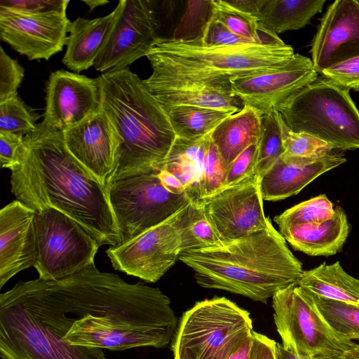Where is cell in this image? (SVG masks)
<instances>
[{"instance_id": "cell-4", "label": "cell", "mask_w": 359, "mask_h": 359, "mask_svg": "<svg viewBox=\"0 0 359 359\" xmlns=\"http://www.w3.org/2000/svg\"><path fill=\"white\" fill-rule=\"evenodd\" d=\"M97 79L102 109L118 138L115 166L106 184L158 169L177 137L167 113L128 67L102 73Z\"/></svg>"}, {"instance_id": "cell-36", "label": "cell", "mask_w": 359, "mask_h": 359, "mask_svg": "<svg viewBox=\"0 0 359 359\" xmlns=\"http://www.w3.org/2000/svg\"><path fill=\"white\" fill-rule=\"evenodd\" d=\"M212 15V0L189 1L171 39L189 41L198 38Z\"/></svg>"}, {"instance_id": "cell-46", "label": "cell", "mask_w": 359, "mask_h": 359, "mask_svg": "<svg viewBox=\"0 0 359 359\" xmlns=\"http://www.w3.org/2000/svg\"><path fill=\"white\" fill-rule=\"evenodd\" d=\"M158 177L163 187L170 192L174 194H186L181 182L172 173L166 170H158Z\"/></svg>"}, {"instance_id": "cell-3", "label": "cell", "mask_w": 359, "mask_h": 359, "mask_svg": "<svg viewBox=\"0 0 359 359\" xmlns=\"http://www.w3.org/2000/svg\"><path fill=\"white\" fill-rule=\"evenodd\" d=\"M179 259L194 271L200 286L264 304L280 290L297 285L304 273L272 224L219 246L182 252Z\"/></svg>"}, {"instance_id": "cell-48", "label": "cell", "mask_w": 359, "mask_h": 359, "mask_svg": "<svg viewBox=\"0 0 359 359\" xmlns=\"http://www.w3.org/2000/svg\"><path fill=\"white\" fill-rule=\"evenodd\" d=\"M252 332L247 336L232 351L227 359H250L251 351L253 344Z\"/></svg>"}, {"instance_id": "cell-24", "label": "cell", "mask_w": 359, "mask_h": 359, "mask_svg": "<svg viewBox=\"0 0 359 359\" xmlns=\"http://www.w3.org/2000/svg\"><path fill=\"white\" fill-rule=\"evenodd\" d=\"M348 233L346 215L340 206L323 222L293 225L280 232L294 250L311 256H330L340 252Z\"/></svg>"}, {"instance_id": "cell-27", "label": "cell", "mask_w": 359, "mask_h": 359, "mask_svg": "<svg viewBox=\"0 0 359 359\" xmlns=\"http://www.w3.org/2000/svg\"><path fill=\"white\" fill-rule=\"evenodd\" d=\"M325 0H260L256 20L276 34L303 28L321 12Z\"/></svg>"}, {"instance_id": "cell-10", "label": "cell", "mask_w": 359, "mask_h": 359, "mask_svg": "<svg viewBox=\"0 0 359 359\" xmlns=\"http://www.w3.org/2000/svg\"><path fill=\"white\" fill-rule=\"evenodd\" d=\"M34 223L39 278L60 280L95 263L101 245L67 214L48 208L35 212Z\"/></svg>"}, {"instance_id": "cell-19", "label": "cell", "mask_w": 359, "mask_h": 359, "mask_svg": "<svg viewBox=\"0 0 359 359\" xmlns=\"http://www.w3.org/2000/svg\"><path fill=\"white\" fill-rule=\"evenodd\" d=\"M63 135L72 156L105 186L115 166L118 138L103 109L63 132Z\"/></svg>"}, {"instance_id": "cell-15", "label": "cell", "mask_w": 359, "mask_h": 359, "mask_svg": "<svg viewBox=\"0 0 359 359\" xmlns=\"http://www.w3.org/2000/svg\"><path fill=\"white\" fill-rule=\"evenodd\" d=\"M70 24L67 13L29 15L0 7L1 39L30 60H48L62 51Z\"/></svg>"}, {"instance_id": "cell-11", "label": "cell", "mask_w": 359, "mask_h": 359, "mask_svg": "<svg viewBox=\"0 0 359 359\" xmlns=\"http://www.w3.org/2000/svg\"><path fill=\"white\" fill-rule=\"evenodd\" d=\"M1 359H107L101 348L72 346L56 339L10 290L0 294Z\"/></svg>"}, {"instance_id": "cell-20", "label": "cell", "mask_w": 359, "mask_h": 359, "mask_svg": "<svg viewBox=\"0 0 359 359\" xmlns=\"http://www.w3.org/2000/svg\"><path fill=\"white\" fill-rule=\"evenodd\" d=\"M35 212L18 200L0 210V288L34 266L36 257Z\"/></svg>"}, {"instance_id": "cell-28", "label": "cell", "mask_w": 359, "mask_h": 359, "mask_svg": "<svg viewBox=\"0 0 359 359\" xmlns=\"http://www.w3.org/2000/svg\"><path fill=\"white\" fill-rule=\"evenodd\" d=\"M297 285L316 295L359 306V279L348 275L339 262L304 271Z\"/></svg>"}, {"instance_id": "cell-31", "label": "cell", "mask_w": 359, "mask_h": 359, "mask_svg": "<svg viewBox=\"0 0 359 359\" xmlns=\"http://www.w3.org/2000/svg\"><path fill=\"white\" fill-rule=\"evenodd\" d=\"M212 16L233 34L255 43H284L278 34L262 26L255 18L243 14L229 6L224 0L214 1Z\"/></svg>"}, {"instance_id": "cell-34", "label": "cell", "mask_w": 359, "mask_h": 359, "mask_svg": "<svg viewBox=\"0 0 359 359\" xmlns=\"http://www.w3.org/2000/svg\"><path fill=\"white\" fill-rule=\"evenodd\" d=\"M283 144L285 151L280 159L285 163H311L333 149L326 142L316 137L291 131L285 123Z\"/></svg>"}, {"instance_id": "cell-45", "label": "cell", "mask_w": 359, "mask_h": 359, "mask_svg": "<svg viewBox=\"0 0 359 359\" xmlns=\"http://www.w3.org/2000/svg\"><path fill=\"white\" fill-rule=\"evenodd\" d=\"M250 359H277L276 343L268 337L253 331Z\"/></svg>"}, {"instance_id": "cell-22", "label": "cell", "mask_w": 359, "mask_h": 359, "mask_svg": "<svg viewBox=\"0 0 359 359\" xmlns=\"http://www.w3.org/2000/svg\"><path fill=\"white\" fill-rule=\"evenodd\" d=\"M123 8V0L108 15L94 19L77 18L71 22L67 49L62 60L69 69L79 74L94 65L107 45Z\"/></svg>"}, {"instance_id": "cell-40", "label": "cell", "mask_w": 359, "mask_h": 359, "mask_svg": "<svg viewBox=\"0 0 359 359\" xmlns=\"http://www.w3.org/2000/svg\"><path fill=\"white\" fill-rule=\"evenodd\" d=\"M196 39L201 45L208 47L236 46L255 43L233 34L212 15L203 28L201 35Z\"/></svg>"}, {"instance_id": "cell-6", "label": "cell", "mask_w": 359, "mask_h": 359, "mask_svg": "<svg viewBox=\"0 0 359 359\" xmlns=\"http://www.w3.org/2000/svg\"><path fill=\"white\" fill-rule=\"evenodd\" d=\"M349 90L317 79L276 109L292 132L316 137L333 149H359V111Z\"/></svg>"}, {"instance_id": "cell-26", "label": "cell", "mask_w": 359, "mask_h": 359, "mask_svg": "<svg viewBox=\"0 0 359 359\" xmlns=\"http://www.w3.org/2000/svg\"><path fill=\"white\" fill-rule=\"evenodd\" d=\"M210 135L196 139L177 136L166 158L158 168L177 177L192 201L201 199L203 159Z\"/></svg>"}, {"instance_id": "cell-13", "label": "cell", "mask_w": 359, "mask_h": 359, "mask_svg": "<svg viewBox=\"0 0 359 359\" xmlns=\"http://www.w3.org/2000/svg\"><path fill=\"white\" fill-rule=\"evenodd\" d=\"M159 27L154 1L123 0L111 36L93 67L102 73L127 68L159 42Z\"/></svg>"}, {"instance_id": "cell-32", "label": "cell", "mask_w": 359, "mask_h": 359, "mask_svg": "<svg viewBox=\"0 0 359 359\" xmlns=\"http://www.w3.org/2000/svg\"><path fill=\"white\" fill-rule=\"evenodd\" d=\"M309 292L321 316L337 335L349 341L359 339V306Z\"/></svg>"}, {"instance_id": "cell-35", "label": "cell", "mask_w": 359, "mask_h": 359, "mask_svg": "<svg viewBox=\"0 0 359 359\" xmlns=\"http://www.w3.org/2000/svg\"><path fill=\"white\" fill-rule=\"evenodd\" d=\"M334 212L332 203L326 195L322 194L286 210L276 216L274 221L280 232L293 225L323 222Z\"/></svg>"}, {"instance_id": "cell-42", "label": "cell", "mask_w": 359, "mask_h": 359, "mask_svg": "<svg viewBox=\"0 0 359 359\" xmlns=\"http://www.w3.org/2000/svg\"><path fill=\"white\" fill-rule=\"evenodd\" d=\"M69 2V0H1L0 7L23 14L41 15L67 13Z\"/></svg>"}, {"instance_id": "cell-44", "label": "cell", "mask_w": 359, "mask_h": 359, "mask_svg": "<svg viewBox=\"0 0 359 359\" xmlns=\"http://www.w3.org/2000/svg\"><path fill=\"white\" fill-rule=\"evenodd\" d=\"M24 136L0 132V162L3 168L10 170L17 163L18 152Z\"/></svg>"}, {"instance_id": "cell-39", "label": "cell", "mask_w": 359, "mask_h": 359, "mask_svg": "<svg viewBox=\"0 0 359 359\" xmlns=\"http://www.w3.org/2000/svg\"><path fill=\"white\" fill-rule=\"evenodd\" d=\"M24 68L0 48V103L18 95Z\"/></svg>"}, {"instance_id": "cell-18", "label": "cell", "mask_w": 359, "mask_h": 359, "mask_svg": "<svg viewBox=\"0 0 359 359\" xmlns=\"http://www.w3.org/2000/svg\"><path fill=\"white\" fill-rule=\"evenodd\" d=\"M311 53L318 73L359 57L357 0H336L328 6L313 37Z\"/></svg>"}, {"instance_id": "cell-7", "label": "cell", "mask_w": 359, "mask_h": 359, "mask_svg": "<svg viewBox=\"0 0 359 359\" xmlns=\"http://www.w3.org/2000/svg\"><path fill=\"white\" fill-rule=\"evenodd\" d=\"M252 332L250 313L226 297L198 302L180 319L174 359H227Z\"/></svg>"}, {"instance_id": "cell-52", "label": "cell", "mask_w": 359, "mask_h": 359, "mask_svg": "<svg viewBox=\"0 0 359 359\" xmlns=\"http://www.w3.org/2000/svg\"><path fill=\"white\" fill-rule=\"evenodd\" d=\"M357 1L359 3V0H357Z\"/></svg>"}, {"instance_id": "cell-21", "label": "cell", "mask_w": 359, "mask_h": 359, "mask_svg": "<svg viewBox=\"0 0 359 359\" xmlns=\"http://www.w3.org/2000/svg\"><path fill=\"white\" fill-rule=\"evenodd\" d=\"M164 110L180 105L211 108L234 114L244 106L232 93L231 83H202L151 74L143 80Z\"/></svg>"}, {"instance_id": "cell-1", "label": "cell", "mask_w": 359, "mask_h": 359, "mask_svg": "<svg viewBox=\"0 0 359 359\" xmlns=\"http://www.w3.org/2000/svg\"><path fill=\"white\" fill-rule=\"evenodd\" d=\"M59 341L124 351L163 348L177 320L159 288L129 283L95 263L60 280L19 281L9 290Z\"/></svg>"}, {"instance_id": "cell-23", "label": "cell", "mask_w": 359, "mask_h": 359, "mask_svg": "<svg viewBox=\"0 0 359 359\" xmlns=\"http://www.w3.org/2000/svg\"><path fill=\"white\" fill-rule=\"evenodd\" d=\"M346 161L342 154L332 151L307 164L285 163L280 158L260 180L263 200L276 201L295 195L320 175Z\"/></svg>"}, {"instance_id": "cell-2", "label": "cell", "mask_w": 359, "mask_h": 359, "mask_svg": "<svg viewBox=\"0 0 359 359\" xmlns=\"http://www.w3.org/2000/svg\"><path fill=\"white\" fill-rule=\"evenodd\" d=\"M11 171L15 200L35 212L53 208L67 214L100 245L121 244L106 187L69 152L63 132L37 123Z\"/></svg>"}, {"instance_id": "cell-50", "label": "cell", "mask_w": 359, "mask_h": 359, "mask_svg": "<svg viewBox=\"0 0 359 359\" xmlns=\"http://www.w3.org/2000/svg\"><path fill=\"white\" fill-rule=\"evenodd\" d=\"M83 2L88 6L90 9V12L99 6H105L109 3V1L106 0H83Z\"/></svg>"}, {"instance_id": "cell-49", "label": "cell", "mask_w": 359, "mask_h": 359, "mask_svg": "<svg viewBox=\"0 0 359 359\" xmlns=\"http://www.w3.org/2000/svg\"><path fill=\"white\" fill-rule=\"evenodd\" d=\"M276 357L277 359H316L296 355L286 350L283 345L279 343H276Z\"/></svg>"}, {"instance_id": "cell-14", "label": "cell", "mask_w": 359, "mask_h": 359, "mask_svg": "<svg viewBox=\"0 0 359 359\" xmlns=\"http://www.w3.org/2000/svg\"><path fill=\"white\" fill-rule=\"evenodd\" d=\"M263 201L257 175L199 200L223 243L272 224L264 215Z\"/></svg>"}, {"instance_id": "cell-16", "label": "cell", "mask_w": 359, "mask_h": 359, "mask_svg": "<svg viewBox=\"0 0 359 359\" xmlns=\"http://www.w3.org/2000/svg\"><path fill=\"white\" fill-rule=\"evenodd\" d=\"M312 60L295 54L284 67L231 80L233 94L262 116L277 107L304 87L318 79Z\"/></svg>"}, {"instance_id": "cell-41", "label": "cell", "mask_w": 359, "mask_h": 359, "mask_svg": "<svg viewBox=\"0 0 359 359\" xmlns=\"http://www.w3.org/2000/svg\"><path fill=\"white\" fill-rule=\"evenodd\" d=\"M257 152L258 144H252L236 157L226 168L224 187L236 185L255 175Z\"/></svg>"}, {"instance_id": "cell-25", "label": "cell", "mask_w": 359, "mask_h": 359, "mask_svg": "<svg viewBox=\"0 0 359 359\" xmlns=\"http://www.w3.org/2000/svg\"><path fill=\"white\" fill-rule=\"evenodd\" d=\"M262 133V115L255 109L243 107L218 125L211 133L226 168L252 144H257Z\"/></svg>"}, {"instance_id": "cell-47", "label": "cell", "mask_w": 359, "mask_h": 359, "mask_svg": "<svg viewBox=\"0 0 359 359\" xmlns=\"http://www.w3.org/2000/svg\"><path fill=\"white\" fill-rule=\"evenodd\" d=\"M225 1L237 11L255 18L260 0H225Z\"/></svg>"}, {"instance_id": "cell-51", "label": "cell", "mask_w": 359, "mask_h": 359, "mask_svg": "<svg viewBox=\"0 0 359 359\" xmlns=\"http://www.w3.org/2000/svg\"><path fill=\"white\" fill-rule=\"evenodd\" d=\"M341 359H359V344H355L353 347L346 351Z\"/></svg>"}, {"instance_id": "cell-38", "label": "cell", "mask_w": 359, "mask_h": 359, "mask_svg": "<svg viewBox=\"0 0 359 359\" xmlns=\"http://www.w3.org/2000/svg\"><path fill=\"white\" fill-rule=\"evenodd\" d=\"M226 168L211 137L207 144L203 159L201 199L224 187Z\"/></svg>"}, {"instance_id": "cell-37", "label": "cell", "mask_w": 359, "mask_h": 359, "mask_svg": "<svg viewBox=\"0 0 359 359\" xmlns=\"http://www.w3.org/2000/svg\"><path fill=\"white\" fill-rule=\"evenodd\" d=\"M36 120L18 95L0 103V132L25 136L35 130Z\"/></svg>"}, {"instance_id": "cell-29", "label": "cell", "mask_w": 359, "mask_h": 359, "mask_svg": "<svg viewBox=\"0 0 359 359\" xmlns=\"http://www.w3.org/2000/svg\"><path fill=\"white\" fill-rule=\"evenodd\" d=\"M167 113L177 137L196 139L211 133L231 113L197 106L170 107Z\"/></svg>"}, {"instance_id": "cell-9", "label": "cell", "mask_w": 359, "mask_h": 359, "mask_svg": "<svg viewBox=\"0 0 359 359\" xmlns=\"http://www.w3.org/2000/svg\"><path fill=\"white\" fill-rule=\"evenodd\" d=\"M106 189L121 244L165 222L191 201L187 194L168 191L156 168L115 180Z\"/></svg>"}, {"instance_id": "cell-8", "label": "cell", "mask_w": 359, "mask_h": 359, "mask_svg": "<svg viewBox=\"0 0 359 359\" xmlns=\"http://www.w3.org/2000/svg\"><path fill=\"white\" fill-rule=\"evenodd\" d=\"M272 301L276 330L286 350L316 359H341L356 344L332 330L309 291L297 284L280 290Z\"/></svg>"}, {"instance_id": "cell-5", "label": "cell", "mask_w": 359, "mask_h": 359, "mask_svg": "<svg viewBox=\"0 0 359 359\" xmlns=\"http://www.w3.org/2000/svg\"><path fill=\"white\" fill-rule=\"evenodd\" d=\"M294 55L285 43L208 47L196 39L179 41L162 37L146 57L153 75L213 83L280 69Z\"/></svg>"}, {"instance_id": "cell-12", "label": "cell", "mask_w": 359, "mask_h": 359, "mask_svg": "<svg viewBox=\"0 0 359 359\" xmlns=\"http://www.w3.org/2000/svg\"><path fill=\"white\" fill-rule=\"evenodd\" d=\"M184 208L135 238L109 248L106 253L113 268L147 283L158 281L179 259V220Z\"/></svg>"}, {"instance_id": "cell-33", "label": "cell", "mask_w": 359, "mask_h": 359, "mask_svg": "<svg viewBox=\"0 0 359 359\" xmlns=\"http://www.w3.org/2000/svg\"><path fill=\"white\" fill-rule=\"evenodd\" d=\"M283 124L277 111L262 116V133L258 143L255 171V175L259 180L285 151Z\"/></svg>"}, {"instance_id": "cell-43", "label": "cell", "mask_w": 359, "mask_h": 359, "mask_svg": "<svg viewBox=\"0 0 359 359\" xmlns=\"http://www.w3.org/2000/svg\"><path fill=\"white\" fill-rule=\"evenodd\" d=\"M322 76L348 90H359V57L320 72Z\"/></svg>"}, {"instance_id": "cell-17", "label": "cell", "mask_w": 359, "mask_h": 359, "mask_svg": "<svg viewBox=\"0 0 359 359\" xmlns=\"http://www.w3.org/2000/svg\"><path fill=\"white\" fill-rule=\"evenodd\" d=\"M102 109L97 79L59 69L50 73L46 86L43 122L65 132Z\"/></svg>"}, {"instance_id": "cell-30", "label": "cell", "mask_w": 359, "mask_h": 359, "mask_svg": "<svg viewBox=\"0 0 359 359\" xmlns=\"http://www.w3.org/2000/svg\"><path fill=\"white\" fill-rule=\"evenodd\" d=\"M181 252L201 250L223 244L198 201H190L179 220Z\"/></svg>"}]
</instances>
